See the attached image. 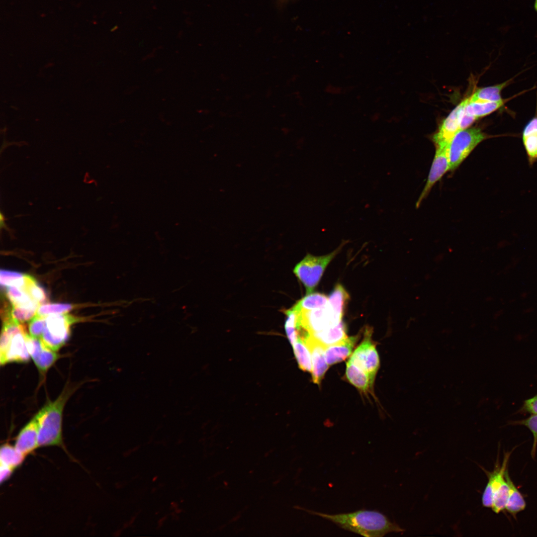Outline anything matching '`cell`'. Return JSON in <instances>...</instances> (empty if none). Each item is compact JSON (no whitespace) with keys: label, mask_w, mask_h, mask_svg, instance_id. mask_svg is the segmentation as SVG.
<instances>
[{"label":"cell","mask_w":537,"mask_h":537,"mask_svg":"<svg viewBox=\"0 0 537 537\" xmlns=\"http://www.w3.org/2000/svg\"><path fill=\"white\" fill-rule=\"evenodd\" d=\"M309 514L330 521L341 528L364 537H381L390 533H402L405 530L376 511L361 510L352 513L330 515L304 509Z\"/></svg>","instance_id":"1"},{"label":"cell","mask_w":537,"mask_h":537,"mask_svg":"<svg viewBox=\"0 0 537 537\" xmlns=\"http://www.w3.org/2000/svg\"><path fill=\"white\" fill-rule=\"evenodd\" d=\"M75 389V387L67 385L56 399L47 402L35 415L38 426V447L62 445L63 410Z\"/></svg>","instance_id":"2"},{"label":"cell","mask_w":537,"mask_h":537,"mask_svg":"<svg viewBox=\"0 0 537 537\" xmlns=\"http://www.w3.org/2000/svg\"><path fill=\"white\" fill-rule=\"evenodd\" d=\"M26 328L14 321L3 323L0 340L1 365L11 362H28L30 357L27 345Z\"/></svg>","instance_id":"3"},{"label":"cell","mask_w":537,"mask_h":537,"mask_svg":"<svg viewBox=\"0 0 537 537\" xmlns=\"http://www.w3.org/2000/svg\"><path fill=\"white\" fill-rule=\"evenodd\" d=\"M491 137L477 127L458 132L448 146L449 171L456 169L479 144Z\"/></svg>","instance_id":"4"},{"label":"cell","mask_w":537,"mask_h":537,"mask_svg":"<svg viewBox=\"0 0 537 537\" xmlns=\"http://www.w3.org/2000/svg\"><path fill=\"white\" fill-rule=\"evenodd\" d=\"M80 319L67 313L45 316V326L40 339L48 348L58 351L68 340L71 326Z\"/></svg>","instance_id":"5"},{"label":"cell","mask_w":537,"mask_h":537,"mask_svg":"<svg viewBox=\"0 0 537 537\" xmlns=\"http://www.w3.org/2000/svg\"><path fill=\"white\" fill-rule=\"evenodd\" d=\"M339 249L327 255H307L294 269V273L306 288L307 294L311 293L317 285L326 268L338 253Z\"/></svg>","instance_id":"6"},{"label":"cell","mask_w":537,"mask_h":537,"mask_svg":"<svg viewBox=\"0 0 537 537\" xmlns=\"http://www.w3.org/2000/svg\"><path fill=\"white\" fill-rule=\"evenodd\" d=\"M342 318L328 302L320 308L299 311L296 327L302 328L311 335L336 326L342 321Z\"/></svg>","instance_id":"7"},{"label":"cell","mask_w":537,"mask_h":537,"mask_svg":"<svg viewBox=\"0 0 537 537\" xmlns=\"http://www.w3.org/2000/svg\"><path fill=\"white\" fill-rule=\"evenodd\" d=\"M371 330H365L363 340L355 349L349 360L364 371L374 384L380 361L375 345L371 340Z\"/></svg>","instance_id":"8"},{"label":"cell","mask_w":537,"mask_h":537,"mask_svg":"<svg viewBox=\"0 0 537 537\" xmlns=\"http://www.w3.org/2000/svg\"><path fill=\"white\" fill-rule=\"evenodd\" d=\"M448 146L436 147V153L425 185L416 202L417 207L419 206L421 202L429 194L436 183L440 180L447 172L449 171Z\"/></svg>","instance_id":"9"},{"label":"cell","mask_w":537,"mask_h":537,"mask_svg":"<svg viewBox=\"0 0 537 537\" xmlns=\"http://www.w3.org/2000/svg\"><path fill=\"white\" fill-rule=\"evenodd\" d=\"M467 98L460 102L443 121L433 137L436 147L448 146L453 136L460 130V118Z\"/></svg>","instance_id":"10"},{"label":"cell","mask_w":537,"mask_h":537,"mask_svg":"<svg viewBox=\"0 0 537 537\" xmlns=\"http://www.w3.org/2000/svg\"><path fill=\"white\" fill-rule=\"evenodd\" d=\"M27 345L30 357L38 370L44 373L59 358L56 351L47 347L38 338L28 335Z\"/></svg>","instance_id":"11"},{"label":"cell","mask_w":537,"mask_h":537,"mask_svg":"<svg viewBox=\"0 0 537 537\" xmlns=\"http://www.w3.org/2000/svg\"><path fill=\"white\" fill-rule=\"evenodd\" d=\"M511 453L509 451L504 453L503 460L500 464L499 456L497 458L494 468L492 471H488L482 468L488 479L486 487L482 496V503L484 507L491 508L492 505L493 494L501 482L505 478V472L507 469V465Z\"/></svg>","instance_id":"12"},{"label":"cell","mask_w":537,"mask_h":537,"mask_svg":"<svg viewBox=\"0 0 537 537\" xmlns=\"http://www.w3.org/2000/svg\"><path fill=\"white\" fill-rule=\"evenodd\" d=\"M304 343L309 349L311 356L313 381L314 383L320 385L329 367L325 357V346L311 335Z\"/></svg>","instance_id":"13"},{"label":"cell","mask_w":537,"mask_h":537,"mask_svg":"<svg viewBox=\"0 0 537 537\" xmlns=\"http://www.w3.org/2000/svg\"><path fill=\"white\" fill-rule=\"evenodd\" d=\"M38 426L33 417L20 431L14 447L24 456L31 453L38 447Z\"/></svg>","instance_id":"14"},{"label":"cell","mask_w":537,"mask_h":537,"mask_svg":"<svg viewBox=\"0 0 537 537\" xmlns=\"http://www.w3.org/2000/svg\"><path fill=\"white\" fill-rule=\"evenodd\" d=\"M358 339V336L348 337L339 343L325 347V354L328 365L330 366L340 362L349 357Z\"/></svg>","instance_id":"15"},{"label":"cell","mask_w":537,"mask_h":537,"mask_svg":"<svg viewBox=\"0 0 537 537\" xmlns=\"http://www.w3.org/2000/svg\"><path fill=\"white\" fill-rule=\"evenodd\" d=\"M522 139L529 163L533 165L537 162V113L524 127Z\"/></svg>","instance_id":"16"},{"label":"cell","mask_w":537,"mask_h":537,"mask_svg":"<svg viewBox=\"0 0 537 537\" xmlns=\"http://www.w3.org/2000/svg\"><path fill=\"white\" fill-rule=\"evenodd\" d=\"M346 375L349 382L360 391L372 394L374 384L368 375L349 359L346 363Z\"/></svg>","instance_id":"17"},{"label":"cell","mask_w":537,"mask_h":537,"mask_svg":"<svg viewBox=\"0 0 537 537\" xmlns=\"http://www.w3.org/2000/svg\"><path fill=\"white\" fill-rule=\"evenodd\" d=\"M311 335L325 347L339 343L348 338L346 326L342 321L335 326L313 333Z\"/></svg>","instance_id":"18"},{"label":"cell","mask_w":537,"mask_h":537,"mask_svg":"<svg viewBox=\"0 0 537 537\" xmlns=\"http://www.w3.org/2000/svg\"><path fill=\"white\" fill-rule=\"evenodd\" d=\"M511 80L494 86L477 89L469 96L468 102L498 101L504 99L501 92L510 83Z\"/></svg>","instance_id":"19"},{"label":"cell","mask_w":537,"mask_h":537,"mask_svg":"<svg viewBox=\"0 0 537 537\" xmlns=\"http://www.w3.org/2000/svg\"><path fill=\"white\" fill-rule=\"evenodd\" d=\"M505 478L510 489L505 510L516 518L518 513L525 510L526 503L523 496L511 479L508 469L505 472Z\"/></svg>","instance_id":"20"},{"label":"cell","mask_w":537,"mask_h":537,"mask_svg":"<svg viewBox=\"0 0 537 537\" xmlns=\"http://www.w3.org/2000/svg\"><path fill=\"white\" fill-rule=\"evenodd\" d=\"M6 290L7 297L11 306L37 310L40 305L32 299L24 289L11 286L7 287Z\"/></svg>","instance_id":"21"},{"label":"cell","mask_w":537,"mask_h":537,"mask_svg":"<svg viewBox=\"0 0 537 537\" xmlns=\"http://www.w3.org/2000/svg\"><path fill=\"white\" fill-rule=\"evenodd\" d=\"M506 101L507 99H504L498 101L468 102L467 99L465 110L478 119L500 109Z\"/></svg>","instance_id":"22"},{"label":"cell","mask_w":537,"mask_h":537,"mask_svg":"<svg viewBox=\"0 0 537 537\" xmlns=\"http://www.w3.org/2000/svg\"><path fill=\"white\" fill-rule=\"evenodd\" d=\"M25 456L20 453L14 446L8 444L2 445L0 449V465L9 467L13 470L23 462Z\"/></svg>","instance_id":"23"},{"label":"cell","mask_w":537,"mask_h":537,"mask_svg":"<svg viewBox=\"0 0 537 537\" xmlns=\"http://www.w3.org/2000/svg\"><path fill=\"white\" fill-rule=\"evenodd\" d=\"M328 302V298L324 294L315 293L307 294L294 306L299 311H310L324 307Z\"/></svg>","instance_id":"24"},{"label":"cell","mask_w":537,"mask_h":537,"mask_svg":"<svg viewBox=\"0 0 537 537\" xmlns=\"http://www.w3.org/2000/svg\"><path fill=\"white\" fill-rule=\"evenodd\" d=\"M292 346L299 368L303 371L312 372L311 356L308 347L299 339H297Z\"/></svg>","instance_id":"25"},{"label":"cell","mask_w":537,"mask_h":537,"mask_svg":"<svg viewBox=\"0 0 537 537\" xmlns=\"http://www.w3.org/2000/svg\"><path fill=\"white\" fill-rule=\"evenodd\" d=\"M510 489L506 478L494 491L493 494L491 509L496 514L505 510L509 499Z\"/></svg>","instance_id":"26"},{"label":"cell","mask_w":537,"mask_h":537,"mask_svg":"<svg viewBox=\"0 0 537 537\" xmlns=\"http://www.w3.org/2000/svg\"><path fill=\"white\" fill-rule=\"evenodd\" d=\"M349 298V294L340 284H338L331 293L328 298V303L334 311L341 317Z\"/></svg>","instance_id":"27"},{"label":"cell","mask_w":537,"mask_h":537,"mask_svg":"<svg viewBox=\"0 0 537 537\" xmlns=\"http://www.w3.org/2000/svg\"><path fill=\"white\" fill-rule=\"evenodd\" d=\"M28 274L6 270H0V282L4 287L23 288L25 285Z\"/></svg>","instance_id":"28"},{"label":"cell","mask_w":537,"mask_h":537,"mask_svg":"<svg viewBox=\"0 0 537 537\" xmlns=\"http://www.w3.org/2000/svg\"><path fill=\"white\" fill-rule=\"evenodd\" d=\"M21 288L24 289L39 305L44 304L48 300L47 293L44 288L30 275H28L25 285Z\"/></svg>","instance_id":"29"},{"label":"cell","mask_w":537,"mask_h":537,"mask_svg":"<svg viewBox=\"0 0 537 537\" xmlns=\"http://www.w3.org/2000/svg\"><path fill=\"white\" fill-rule=\"evenodd\" d=\"M73 308L72 304L68 303H44L40 305L36 314L41 316L53 314L67 313Z\"/></svg>","instance_id":"30"},{"label":"cell","mask_w":537,"mask_h":537,"mask_svg":"<svg viewBox=\"0 0 537 537\" xmlns=\"http://www.w3.org/2000/svg\"><path fill=\"white\" fill-rule=\"evenodd\" d=\"M512 424L524 426L532 432L534 440L531 454L532 457L534 459L537 448V414H532L525 419L514 421Z\"/></svg>","instance_id":"31"},{"label":"cell","mask_w":537,"mask_h":537,"mask_svg":"<svg viewBox=\"0 0 537 537\" xmlns=\"http://www.w3.org/2000/svg\"><path fill=\"white\" fill-rule=\"evenodd\" d=\"M45 326V316L36 314L28 324L29 334L32 337L40 339Z\"/></svg>","instance_id":"32"},{"label":"cell","mask_w":537,"mask_h":537,"mask_svg":"<svg viewBox=\"0 0 537 537\" xmlns=\"http://www.w3.org/2000/svg\"><path fill=\"white\" fill-rule=\"evenodd\" d=\"M37 310L11 306V317L20 323L29 321L36 314Z\"/></svg>","instance_id":"33"},{"label":"cell","mask_w":537,"mask_h":537,"mask_svg":"<svg viewBox=\"0 0 537 537\" xmlns=\"http://www.w3.org/2000/svg\"><path fill=\"white\" fill-rule=\"evenodd\" d=\"M522 410L531 414H537V394L533 397L526 400L524 402Z\"/></svg>","instance_id":"34"},{"label":"cell","mask_w":537,"mask_h":537,"mask_svg":"<svg viewBox=\"0 0 537 537\" xmlns=\"http://www.w3.org/2000/svg\"><path fill=\"white\" fill-rule=\"evenodd\" d=\"M478 118L477 117L468 113L465 111L464 107L460 118L459 125L460 130L467 129L473 122H474Z\"/></svg>","instance_id":"35"},{"label":"cell","mask_w":537,"mask_h":537,"mask_svg":"<svg viewBox=\"0 0 537 537\" xmlns=\"http://www.w3.org/2000/svg\"><path fill=\"white\" fill-rule=\"evenodd\" d=\"M13 471V469H11V468H10L9 467H6V466H5L0 465V483H1L3 482H4V481H5L6 480H7L10 476V475H11Z\"/></svg>","instance_id":"36"},{"label":"cell","mask_w":537,"mask_h":537,"mask_svg":"<svg viewBox=\"0 0 537 537\" xmlns=\"http://www.w3.org/2000/svg\"><path fill=\"white\" fill-rule=\"evenodd\" d=\"M327 91L330 93H339L341 92V89L337 87L330 86L329 87H327Z\"/></svg>","instance_id":"37"},{"label":"cell","mask_w":537,"mask_h":537,"mask_svg":"<svg viewBox=\"0 0 537 537\" xmlns=\"http://www.w3.org/2000/svg\"><path fill=\"white\" fill-rule=\"evenodd\" d=\"M5 218L4 215L2 213V212H0V228H6L7 227L6 225V224H5Z\"/></svg>","instance_id":"38"},{"label":"cell","mask_w":537,"mask_h":537,"mask_svg":"<svg viewBox=\"0 0 537 537\" xmlns=\"http://www.w3.org/2000/svg\"><path fill=\"white\" fill-rule=\"evenodd\" d=\"M534 7L535 10L537 12V0H535Z\"/></svg>","instance_id":"39"}]
</instances>
